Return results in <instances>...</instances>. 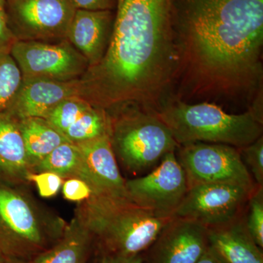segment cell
<instances>
[{
	"label": "cell",
	"instance_id": "8fae6325",
	"mask_svg": "<svg viewBox=\"0 0 263 263\" xmlns=\"http://www.w3.org/2000/svg\"><path fill=\"white\" fill-rule=\"evenodd\" d=\"M252 192L236 185H195L188 187L173 216L195 221L207 229L224 226L243 215Z\"/></svg>",
	"mask_w": 263,
	"mask_h": 263
},
{
	"label": "cell",
	"instance_id": "52a82bcc",
	"mask_svg": "<svg viewBox=\"0 0 263 263\" xmlns=\"http://www.w3.org/2000/svg\"><path fill=\"white\" fill-rule=\"evenodd\" d=\"M176 155L186 174L188 187L221 183L253 190L257 186L236 147L199 142L179 146Z\"/></svg>",
	"mask_w": 263,
	"mask_h": 263
},
{
	"label": "cell",
	"instance_id": "9c48e42d",
	"mask_svg": "<svg viewBox=\"0 0 263 263\" xmlns=\"http://www.w3.org/2000/svg\"><path fill=\"white\" fill-rule=\"evenodd\" d=\"M76 10L70 0H6L8 27L15 41L67 39Z\"/></svg>",
	"mask_w": 263,
	"mask_h": 263
},
{
	"label": "cell",
	"instance_id": "3957f363",
	"mask_svg": "<svg viewBox=\"0 0 263 263\" xmlns=\"http://www.w3.org/2000/svg\"><path fill=\"white\" fill-rule=\"evenodd\" d=\"M76 211L98 249L125 256L146 252L172 218L157 215L128 199L105 197L91 196Z\"/></svg>",
	"mask_w": 263,
	"mask_h": 263
},
{
	"label": "cell",
	"instance_id": "cb8c5ba5",
	"mask_svg": "<svg viewBox=\"0 0 263 263\" xmlns=\"http://www.w3.org/2000/svg\"><path fill=\"white\" fill-rule=\"evenodd\" d=\"M248 215L246 226L252 239L259 247H263V186H256L249 196Z\"/></svg>",
	"mask_w": 263,
	"mask_h": 263
},
{
	"label": "cell",
	"instance_id": "f546056e",
	"mask_svg": "<svg viewBox=\"0 0 263 263\" xmlns=\"http://www.w3.org/2000/svg\"><path fill=\"white\" fill-rule=\"evenodd\" d=\"M94 263H143V254L125 256L108 253L98 249V255Z\"/></svg>",
	"mask_w": 263,
	"mask_h": 263
},
{
	"label": "cell",
	"instance_id": "83f0119b",
	"mask_svg": "<svg viewBox=\"0 0 263 263\" xmlns=\"http://www.w3.org/2000/svg\"><path fill=\"white\" fill-rule=\"evenodd\" d=\"M15 41L14 36L8 27L6 0H0V48L10 46Z\"/></svg>",
	"mask_w": 263,
	"mask_h": 263
},
{
	"label": "cell",
	"instance_id": "4316f807",
	"mask_svg": "<svg viewBox=\"0 0 263 263\" xmlns=\"http://www.w3.org/2000/svg\"><path fill=\"white\" fill-rule=\"evenodd\" d=\"M62 190L66 200L79 203L86 201L92 195L87 183L78 178H70L64 181Z\"/></svg>",
	"mask_w": 263,
	"mask_h": 263
},
{
	"label": "cell",
	"instance_id": "ac0fdd59",
	"mask_svg": "<svg viewBox=\"0 0 263 263\" xmlns=\"http://www.w3.org/2000/svg\"><path fill=\"white\" fill-rule=\"evenodd\" d=\"M94 243V236L76 211L60 239L30 262L88 263Z\"/></svg>",
	"mask_w": 263,
	"mask_h": 263
},
{
	"label": "cell",
	"instance_id": "44dd1931",
	"mask_svg": "<svg viewBox=\"0 0 263 263\" xmlns=\"http://www.w3.org/2000/svg\"><path fill=\"white\" fill-rule=\"evenodd\" d=\"M109 135L108 114L103 109L92 106L68 129L63 136L70 143L79 144Z\"/></svg>",
	"mask_w": 263,
	"mask_h": 263
},
{
	"label": "cell",
	"instance_id": "e0dca14e",
	"mask_svg": "<svg viewBox=\"0 0 263 263\" xmlns=\"http://www.w3.org/2000/svg\"><path fill=\"white\" fill-rule=\"evenodd\" d=\"M208 230L209 245L227 263H263L262 250L249 234L245 216Z\"/></svg>",
	"mask_w": 263,
	"mask_h": 263
},
{
	"label": "cell",
	"instance_id": "ba28073f",
	"mask_svg": "<svg viewBox=\"0 0 263 263\" xmlns=\"http://www.w3.org/2000/svg\"><path fill=\"white\" fill-rule=\"evenodd\" d=\"M10 53L23 79L71 81L81 79L89 65L67 39L15 41Z\"/></svg>",
	"mask_w": 263,
	"mask_h": 263
},
{
	"label": "cell",
	"instance_id": "5bb4252c",
	"mask_svg": "<svg viewBox=\"0 0 263 263\" xmlns=\"http://www.w3.org/2000/svg\"><path fill=\"white\" fill-rule=\"evenodd\" d=\"M83 96L81 79L58 81L48 79H23L13 103L7 110L16 119L44 118L66 99Z\"/></svg>",
	"mask_w": 263,
	"mask_h": 263
},
{
	"label": "cell",
	"instance_id": "ffe728a7",
	"mask_svg": "<svg viewBox=\"0 0 263 263\" xmlns=\"http://www.w3.org/2000/svg\"><path fill=\"white\" fill-rule=\"evenodd\" d=\"M81 161V151L78 145L65 142L37 164L32 173H53L63 179L79 178Z\"/></svg>",
	"mask_w": 263,
	"mask_h": 263
},
{
	"label": "cell",
	"instance_id": "6da1fadb",
	"mask_svg": "<svg viewBox=\"0 0 263 263\" xmlns=\"http://www.w3.org/2000/svg\"><path fill=\"white\" fill-rule=\"evenodd\" d=\"M171 98L248 108L263 95V0H173Z\"/></svg>",
	"mask_w": 263,
	"mask_h": 263
},
{
	"label": "cell",
	"instance_id": "4dcf8cb0",
	"mask_svg": "<svg viewBox=\"0 0 263 263\" xmlns=\"http://www.w3.org/2000/svg\"><path fill=\"white\" fill-rule=\"evenodd\" d=\"M196 263H227L209 245L203 255Z\"/></svg>",
	"mask_w": 263,
	"mask_h": 263
},
{
	"label": "cell",
	"instance_id": "d6a6232c",
	"mask_svg": "<svg viewBox=\"0 0 263 263\" xmlns=\"http://www.w3.org/2000/svg\"><path fill=\"white\" fill-rule=\"evenodd\" d=\"M5 258H6V256H5L4 252L2 251V249H0V263H5Z\"/></svg>",
	"mask_w": 263,
	"mask_h": 263
},
{
	"label": "cell",
	"instance_id": "7402d4cb",
	"mask_svg": "<svg viewBox=\"0 0 263 263\" xmlns=\"http://www.w3.org/2000/svg\"><path fill=\"white\" fill-rule=\"evenodd\" d=\"M10 46L0 48V114L9 108L23 82L22 72L10 53Z\"/></svg>",
	"mask_w": 263,
	"mask_h": 263
},
{
	"label": "cell",
	"instance_id": "277c9868",
	"mask_svg": "<svg viewBox=\"0 0 263 263\" xmlns=\"http://www.w3.org/2000/svg\"><path fill=\"white\" fill-rule=\"evenodd\" d=\"M156 114L179 146L200 142L242 148L262 136L263 123L249 109L229 114L216 103H188L171 98Z\"/></svg>",
	"mask_w": 263,
	"mask_h": 263
},
{
	"label": "cell",
	"instance_id": "7c38bea8",
	"mask_svg": "<svg viewBox=\"0 0 263 263\" xmlns=\"http://www.w3.org/2000/svg\"><path fill=\"white\" fill-rule=\"evenodd\" d=\"M209 247L205 227L173 216L146 251L143 263H196Z\"/></svg>",
	"mask_w": 263,
	"mask_h": 263
},
{
	"label": "cell",
	"instance_id": "2e32d148",
	"mask_svg": "<svg viewBox=\"0 0 263 263\" xmlns=\"http://www.w3.org/2000/svg\"><path fill=\"white\" fill-rule=\"evenodd\" d=\"M32 172L18 120L0 114V183L25 185Z\"/></svg>",
	"mask_w": 263,
	"mask_h": 263
},
{
	"label": "cell",
	"instance_id": "d4e9b609",
	"mask_svg": "<svg viewBox=\"0 0 263 263\" xmlns=\"http://www.w3.org/2000/svg\"><path fill=\"white\" fill-rule=\"evenodd\" d=\"M238 149L255 184L263 186V136L248 146Z\"/></svg>",
	"mask_w": 263,
	"mask_h": 263
},
{
	"label": "cell",
	"instance_id": "484cf974",
	"mask_svg": "<svg viewBox=\"0 0 263 263\" xmlns=\"http://www.w3.org/2000/svg\"><path fill=\"white\" fill-rule=\"evenodd\" d=\"M28 182H32L37 186L40 196L51 198L59 193L63 184L61 176L51 172L31 173Z\"/></svg>",
	"mask_w": 263,
	"mask_h": 263
},
{
	"label": "cell",
	"instance_id": "4fadbf2b",
	"mask_svg": "<svg viewBox=\"0 0 263 263\" xmlns=\"http://www.w3.org/2000/svg\"><path fill=\"white\" fill-rule=\"evenodd\" d=\"M76 145L82 158L78 179L87 183L91 196L128 199L126 180L118 166L109 135Z\"/></svg>",
	"mask_w": 263,
	"mask_h": 263
},
{
	"label": "cell",
	"instance_id": "603a6c76",
	"mask_svg": "<svg viewBox=\"0 0 263 263\" xmlns=\"http://www.w3.org/2000/svg\"><path fill=\"white\" fill-rule=\"evenodd\" d=\"M92 106L82 97H72L57 105L43 119L63 135L66 129Z\"/></svg>",
	"mask_w": 263,
	"mask_h": 263
},
{
	"label": "cell",
	"instance_id": "9a60e30c",
	"mask_svg": "<svg viewBox=\"0 0 263 263\" xmlns=\"http://www.w3.org/2000/svg\"><path fill=\"white\" fill-rule=\"evenodd\" d=\"M114 18L115 10H76L67 39L86 58L89 67L98 65L106 53Z\"/></svg>",
	"mask_w": 263,
	"mask_h": 263
},
{
	"label": "cell",
	"instance_id": "5b68a950",
	"mask_svg": "<svg viewBox=\"0 0 263 263\" xmlns=\"http://www.w3.org/2000/svg\"><path fill=\"white\" fill-rule=\"evenodd\" d=\"M21 186L0 183V249L30 262L60 239L67 223Z\"/></svg>",
	"mask_w": 263,
	"mask_h": 263
},
{
	"label": "cell",
	"instance_id": "f1b7e54d",
	"mask_svg": "<svg viewBox=\"0 0 263 263\" xmlns=\"http://www.w3.org/2000/svg\"><path fill=\"white\" fill-rule=\"evenodd\" d=\"M76 10H115L117 0H70Z\"/></svg>",
	"mask_w": 263,
	"mask_h": 263
},
{
	"label": "cell",
	"instance_id": "30bf717a",
	"mask_svg": "<svg viewBox=\"0 0 263 263\" xmlns=\"http://www.w3.org/2000/svg\"><path fill=\"white\" fill-rule=\"evenodd\" d=\"M128 199L157 215L173 217L188 190L187 179L176 152H170L148 174L126 180Z\"/></svg>",
	"mask_w": 263,
	"mask_h": 263
},
{
	"label": "cell",
	"instance_id": "1f68e13d",
	"mask_svg": "<svg viewBox=\"0 0 263 263\" xmlns=\"http://www.w3.org/2000/svg\"><path fill=\"white\" fill-rule=\"evenodd\" d=\"M5 263H31L29 261L23 260L15 257H6L5 258Z\"/></svg>",
	"mask_w": 263,
	"mask_h": 263
},
{
	"label": "cell",
	"instance_id": "7a4b0ae2",
	"mask_svg": "<svg viewBox=\"0 0 263 263\" xmlns=\"http://www.w3.org/2000/svg\"><path fill=\"white\" fill-rule=\"evenodd\" d=\"M173 0H117L113 33L100 63L81 80L83 98L112 112L136 106L157 112L172 95Z\"/></svg>",
	"mask_w": 263,
	"mask_h": 263
},
{
	"label": "cell",
	"instance_id": "8992f818",
	"mask_svg": "<svg viewBox=\"0 0 263 263\" xmlns=\"http://www.w3.org/2000/svg\"><path fill=\"white\" fill-rule=\"evenodd\" d=\"M108 114L112 148L117 161L128 172L136 174L152 171L164 156L179 148L156 112L127 106Z\"/></svg>",
	"mask_w": 263,
	"mask_h": 263
},
{
	"label": "cell",
	"instance_id": "d6986e66",
	"mask_svg": "<svg viewBox=\"0 0 263 263\" xmlns=\"http://www.w3.org/2000/svg\"><path fill=\"white\" fill-rule=\"evenodd\" d=\"M18 123L32 172L34 167L55 148L69 142L43 118H25L18 119Z\"/></svg>",
	"mask_w": 263,
	"mask_h": 263
}]
</instances>
